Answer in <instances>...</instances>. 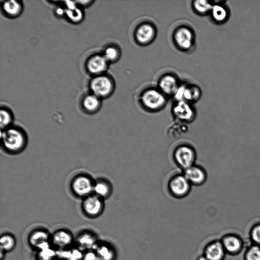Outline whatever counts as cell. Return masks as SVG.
I'll list each match as a JSON object with an SVG mask.
<instances>
[{
    "instance_id": "cell-16",
    "label": "cell",
    "mask_w": 260,
    "mask_h": 260,
    "mask_svg": "<svg viewBox=\"0 0 260 260\" xmlns=\"http://www.w3.org/2000/svg\"><path fill=\"white\" fill-rule=\"evenodd\" d=\"M108 63L103 54H95L88 59L86 68L90 74L100 75L107 70Z\"/></svg>"
},
{
    "instance_id": "cell-6",
    "label": "cell",
    "mask_w": 260,
    "mask_h": 260,
    "mask_svg": "<svg viewBox=\"0 0 260 260\" xmlns=\"http://www.w3.org/2000/svg\"><path fill=\"white\" fill-rule=\"evenodd\" d=\"M194 34L192 29L185 25L178 26L173 33L175 45L182 51L190 50L194 44Z\"/></svg>"
},
{
    "instance_id": "cell-2",
    "label": "cell",
    "mask_w": 260,
    "mask_h": 260,
    "mask_svg": "<svg viewBox=\"0 0 260 260\" xmlns=\"http://www.w3.org/2000/svg\"><path fill=\"white\" fill-rule=\"evenodd\" d=\"M1 140L4 148L12 153L20 152L26 143V137L24 131L15 126H10L3 130Z\"/></svg>"
},
{
    "instance_id": "cell-35",
    "label": "cell",
    "mask_w": 260,
    "mask_h": 260,
    "mask_svg": "<svg viewBox=\"0 0 260 260\" xmlns=\"http://www.w3.org/2000/svg\"><path fill=\"white\" fill-rule=\"evenodd\" d=\"M83 260H100L93 250L87 251L83 254Z\"/></svg>"
},
{
    "instance_id": "cell-37",
    "label": "cell",
    "mask_w": 260,
    "mask_h": 260,
    "mask_svg": "<svg viewBox=\"0 0 260 260\" xmlns=\"http://www.w3.org/2000/svg\"><path fill=\"white\" fill-rule=\"evenodd\" d=\"M196 260H208V259L203 254H202L198 256L197 257Z\"/></svg>"
},
{
    "instance_id": "cell-19",
    "label": "cell",
    "mask_w": 260,
    "mask_h": 260,
    "mask_svg": "<svg viewBox=\"0 0 260 260\" xmlns=\"http://www.w3.org/2000/svg\"><path fill=\"white\" fill-rule=\"evenodd\" d=\"M49 236L44 230H38L33 231L28 237L29 244L38 250L45 243L48 242Z\"/></svg>"
},
{
    "instance_id": "cell-38",
    "label": "cell",
    "mask_w": 260,
    "mask_h": 260,
    "mask_svg": "<svg viewBox=\"0 0 260 260\" xmlns=\"http://www.w3.org/2000/svg\"><path fill=\"white\" fill-rule=\"evenodd\" d=\"M56 12L58 14L61 15L63 13V11L62 10V9H58L56 10Z\"/></svg>"
},
{
    "instance_id": "cell-5",
    "label": "cell",
    "mask_w": 260,
    "mask_h": 260,
    "mask_svg": "<svg viewBox=\"0 0 260 260\" xmlns=\"http://www.w3.org/2000/svg\"><path fill=\"white\" fill-rule=\"evenodd\" d=\"M191 186L182 173L172 176L167 183L170 194L177 199L186 197L190 191Z\"/></svg>"
},
{
    "instance_id": "cell-10",
    "label": "cell",
    "mask_w": 260,
    "mask_h": 260,
    "mask_svg": "<svg viewBox=\"0 0 260 260\" xmlns=\"http://www.w3.org/2000/svg\"><path fill=\"white\" fill-rule=\"evenodd\" d=\"M201 95L200 87L194 84H180L174 97L175 101H184L192 104L199 100Z\"/></svg>"
},
{
    "instance_id": "cell-13",
    "label": "cell",
    "mask_w": 260,
    "mask_h": 260,
    "mask_svg": "<svg viewBox=\"0 0 260 260\" xmlns=\"http://www.w3.org/2000/svg\"><path fill=\"white\" fill-rule=\"evenodd\" d=\"M182 173L191 185H201L206 182L207 178L205 169L197 164L183 170Z\"/></svg>"
},
{
    "instance_id": "cell-22",
    "label": "cell",
    "mask_w": 260,
    "mask_h": 260,
    "mask_svg": "<svg viewBox=\"0 0 260 260\" xmlns=\"http://www.w3.org/2000/svg\"><path fill=\"white\" fill-rule=\"evenodd\" d=\"M83 254L82 251L78 248L56 251V257L62 260H83Z\"/></svg>"
},
{
    "instance_id": "cell-8",
    "label": "cell",
    "mask_w": 260,
    "mask_h": 260,
    "mask_svg": "<svg viewBox=\"0 0 260 260\" xmlns=\"http://www.w3.org/2000/svg\"><path fill=\"white\" fill-rule=\"evenodd\" d=\"M156 35L155 25L149 21L139 23L134 30V38L137 43L141 45H147L154 40Z\"/></svg>"
},
{
    "instance_id": "cell-9",
    "label": "cell",
    "mask_w": 260,
    "mask_h": 260,
    "mask_svg": "<svg viewBox=\"0 0 260 260\" xmlns=\"http://www.w3.org/2000/svg\"><path fill=\"white\" fill-rule=\"evenodd\" d=\"M93 185L92 179L86 175L75 176L71 184L74 194L83 198L90 195L92 191H93Z\"/></svg>"
},
{
    "instance_id": "cell-29",
    "label": "cell",
    "mask_w": 260,
    "mask_h": 260,
    "mask_svg": "<svg viewBox=\"0 0 260 260\" xmlns=\"http://www.w3.org/2000/svg\"><path fill=\"white\" fill-rule=\"evenodd\" d=\"M15 244L16 241L12 235L6 234L1 236L0 239L1 250L4 252L10 251L14 248Z\"/></svg>"
},
{
    "instance_id": "cell-26",
    "label": "cell",
    "mask_w": 260,
    "mask_h": 260,
    "mask_svg": "<svg viewBox=\"0 0 260 260\" xmlns=\"http://www.w3.org/2000/svg\"><path fill=\"white\" fill-rule=\"evenodd\" d=\"M210 13L212 18L218 22L224 21L228 17V13L225 8L219 4L213 5Z\"/></svg>"
},
{
    "instance_id": "cell-3",
    "label": "cell",
    "mask_w": 260,
    "mask_h": 260,
    "mask_svg": "<svg viewBox=\"0 0 260 260\" xmlns=\"http://www.w3.org/2000/svg\"><path fill=\"white\" fill-rule=\"evenodd\" d=\"M172 155L174 162L182 171L196 164L197 152L190 144L178 145L174 148Z\"/></svg>"
},
{
    "instance_id": "cell-4",
    "label": "cell",
    "mask_w": 260,
    "mask_h": 260,
    "mask_svg": "<svg viewBox=\"0 0 260 260\" xmlns=\"http://www.w3.org/2000/svg\"><path fill=\"white\" fill-rule=\"evenodd\" d=\"M175 121L188 124L196 118V111L192 104L184 101H175L171 108Z\"/></svg>"
},
{
    "instance_id": "cell-34",
    "label": "cell",
    "mask_w": 260,
    "mask_h": 260,
    "mask_svg": "<svg viewBox=\"0 0 260 260\" xmlns=\"http://www.w3.org/2000/svg\"><path fill=\"white\" fill-rule=\"evenodd\" d=\"M67 14L70 19L76 22L81 20L82 16L81 11L77 8L73 10L68 9L67 11Z\"/></svg>"
},
{
    "instance_id": "cell-32",
    "label": "cell",
    "mask_w": 260,
    "mask_h": 260,
    "mask_svg": "<svg viewBox=\"0 0 260 260\" xmlns=\"http://www.w3.org/2000/svg\"><path fill=\"white\" fill-rule=\"evenodd\" d=\"M56 257V251L51 247L39 250L38 260H53Z\"/></svg>"
},
{
    "instance_id": "cell-27",
    "label": "cell",
    "mask_w": 260,
    "mask_h": 260,
    "mask_svg": "<svg viewBox=\"0 0 260 260\" xmlns=\"http://www.w3.org/2000/svg\"><path fill=\"white\" fill-rule=\"evenodd\" d=\"M120 54V50L117 46L111 45L106 48L103 55L108 62H114L118 60Z\"/></svg>"
},
{
    "instance_id": "cell-14",
    "label": "cell",
    "mask_w": 260,
    "mask_h": 260,
    "mask_svg": "<svg viewBox=\"0 0 260 260\" xmlns=\"http://www.w3.org/2000/svg\"><path fill=\"white\" fill-rule=\"evenodd\" d=\"M220 241L226 253L231 255L238 254L243 247L242 240L235 234H226L222 237Z\"/></svg>"
},
{
    "instance_id": "cell-36",
    "label": "cell",
    "mask_w": 260,
    "mask_h": 260,
    "mask_svg": "<svg viewBox=\"0 0 260 260\" xmlns=\"http://www.w3.org/2000/svg\"><path fill=\"white\" fill-rule=\"evenodd\" d=\"M67 6L69 10H73L76 8L75 4L72 1H66Z\"/></svg>"
},
{
    "instance_id": "cell-28",
    "label": "cell",
    "mask_w": 260,
    "mask_h": 260,
    "mask_svg": "<svg viewBox=\"0 0 260 260\" xmlns=\"http://www.w3.org/2000/svg\"><path fill=\"white\" fill-rule=\"evenodd\" d=\"M192 6L197 13L203 15L210 12L213 5L207 1L198 0L192 2Z\"/></svg>"
},
{
    "instance_id": "cell-12",
    "label": "cell",
    "mask_w": 260,
    "mask_h": 260,
    "mask_svg": "<svg viewBox=\"0 0 260 260\" xmlns=\"http://www.w3.org/2000/svg\"><path fill=\"white\" fill-rule=\"evenodd\" d=\"M180 85L179 80L175 75L166 73L158 79L157 87L166 96H174Z\"/></svg>"
},
{
    "instance_id": "cell-18",
    "label": "cell",
    "mask_w": 260,
    "mask_h": 260,
    "mask_svg": "<svg viewBox=\"0 0 260 260\" xmlns=\"http://www.w3.org/2000/svg\"><path fill=\"white\" fill-rule=\"evenodd\" d=\"M78 248L82 251L93 250L98 244L95 237L89 232L80 234L76 240Z\"/></svg>"
},
{
    "instance_id": "cell-17",
    "label": "cell",
    "mask_w": 260,
    "mask_h": 260,
    "mask_svg": "<svg viewBox=\"0 0 260 260\" xmlns=\"http://www.w3.org/2000/svg\"><path fill=\"white\" fill-rule=\"evenodd\" d=\"M51 241L53 244L59 249H66L73 242L71 234L64 230H59L55 232L52 236Z\"/></svg>"
},
{
    "instance_id": "cell-30",
    "label": "cell",
    "mask_w": 260,
    "mask_h": 260,
    "mask_svg": "<svg viewBox=\"0 0 260 260\" xmlns=\"http://www.w3.org/2000/svg\"><path fill=\"white\" fill-rule=\"evenodd\" d=\"M244 260H260V246L253 244L245 252Z\"/></svg>"
},
{
    "instance_id": "cell-21",
    "label": "cell",
    "mask_w": 260,
    "mask_h": 260,
    "mask_svg": "<svg viewBox=\"0 0 260 260\" xmlns=\"http://www.w3.org/2000/svg\"><path fill=\"white\" fill-rule=\"evenodd\" d=\"M93 191L102 199L107 198L111 194L112 186L106 180L99 179L94 183Z\"/></svg>"
},
{
    "instance_id": "cell-15",
    "label": "cell",
    "mask_w": 260,
    "mask_h": 260,
    "mask_svg": "<svg viewBox=\"0 0 260 260\" xmlns=\"http://www.w3.org/2000/svg\"><path fill=\"white\" fill-rule=\"evenodd\" d=\"M226 252L220 240H214L206 245L203 254L208 260H223Z\"/></svg>"
},
{
    "instance_id": "cell-1",
    "label": "cell",
    "mask_w": 260,
    "mask_h": 260,
    "mask_svg": "<svg viewBox=\"0 0 260 260\" xmlns=\"http://www.w3.org/2000/svg\"><path fill=\"white\" fill-rule=\"evenodd\" d=\"M167 97L157 87H149L141 91L138 100L144 110L156 112L165 107L167 103Z\"/></svg>"
},
{
    "instance_id": "cell-20",
    "label": "cell",
    "mask_w": 260,
    "mask_h": 260,
    "mask_svg": "<svg viewBox=\"0 0 260 260\" xmlns=\"http://www.w3.org/2000/svg\"><path fill=\"white\" fill-rule=\"evenodd\" d=\"M81 105L86 112L94 113L100 108V99L93 93L87 94L82 99Z\"/></svg>"
},
{
    "instance_id": "cell-31",
    "label": "cell",
    "mask_w": 260,
    "mask_h": 260,
    "mask_svg": "<svg viewBox=\"0 0 260 260\" xmlns=\"http://www.w3.org/2000/svg\"><path fill=\"white\" fill-rule=\"evenodd\" d=\"M13 121V116L11 113L6 109H1V127L3 131L9 127Z\"/></svg>"
},
{
    "instance_id": "cell-24",
    "label": "cell",
    "mask_w": 260,
    "mask_h": 260,
    "mask_svg": "<svg viewBox=\"0 0 260 260\" xmlns=\"http://www.w3.org/2000/svg\"><path fill=\"white\" fill-rule=\"evenodd\" d=\"M3 9L7 16L16 17L20 14L22 10V6L18 1H6L3 4Z\"/></svg>"
},
{
    "instance_id": "cell-33",
    "label": "cell",
    "mask_w": 260,
    "mask_h": 260,
    "mask_svg": "<svg viewBox=\"0 0 260 260\" xmlns=\"http://www.w3.org/2000/svg\"><path fill=\"white\" fill-rule=\"evenodd\" d=\"M250 236L253 244L260 246V223L254 225L250 230Z\"/></svg>"
},
{
    "instance_id": "cell-11",
    "label": "cell",
    "mask_w": 260,
    "mask_h": 260,
    "mask_svg": "<svg viewBox=\"0 0 260 260\" xmlns=\"http://www.w3.org/2000/svg\"><path fill=\"white\" fill-rule=\"evenodd\" d=\"M82 208L87 216L96 217L102 213L104 209L103 199L95 194H90L84 198Z\"/></svg>"
},
{
    "instance_id": "cell-23",
    "label": "cell",
    "mask_w": 260,
    "mask_h": 260,
    "mask_svg": "<svg viewBox=\"0 0 260 260\" xmlns=\"http://www.w3.org/2000/svg\"><path fill=\"white\" fill-rule=\"evenodd\" d=\"M100 260H114L115 253L113 248L108 244L98 243L92 250Z\"/></svg>"
},
{
    "instance_id": "cell-7",
    "label": "cell",
    "mask_w": 260,
    "mask_h": 260,
    "mask_svg": "<svg viewBox=\"0 0 260 260\" xmlns=\"http://www.w3.org/2000/svg\"><path fill=\"white\" fill-rule=\"evenodd\" d=\"M92 93L100 99L109 96L113 91L114 83L110 77L100 75L93 78L90 82Z\"/></svg>"
},
{
    "instance_id": "cell-25",
    "label": "cell",
    "mask_w": 260,
    "mask_h": 260,
    "mask_svg": "<svg viewBox=\"0 0 260 260\" xmlns=\"http://www.w3.org/2000/svg\"><path fill=\"white\" fill-rule=\"evenodd\" d=\"M187 131V124L175 121L168 129L167 134L172 138H175L185 134Z\"/></svg>"
}]
</instances>
